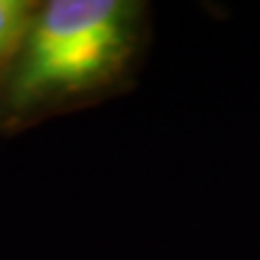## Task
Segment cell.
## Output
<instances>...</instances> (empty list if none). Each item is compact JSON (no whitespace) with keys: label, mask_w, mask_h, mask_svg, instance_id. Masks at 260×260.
Here are the masks:
<instances>
[{"label":"cell","mask_w":260,"mask_h":260,"mask_svg":"<svg viewBox=\"0 0 260 260\" xmlns=\"http://www.w3.org/2000/svg\"><path fill=\"white\" fill-rule=\"evenodd\" d=\"M147 39V8L130 0L39 3L0 75V135L102 102L130 82Z\"/></svg>","instance_id":"1"},{"label":"cell","mask_w":260,"mask_h":260,"mask_svg":"<svg viewBox=\"0 0 260 260\" xmlns=\"http://www.w3.org/2000/svg\"><path fill=\"white\" fill-rule=\"evenodd\" d=\"M37 5L39 3L31 0H0V75L5 73L19 41L27 34Z\"/></svg>","instance_id":"2"}]
</instances>
